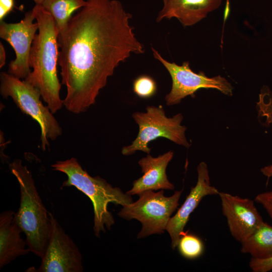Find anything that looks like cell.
Segmentation results:
<instances>
[{
	"instance_id": "6da1fadb",
	"label": "cell",
	"mask_w": 272,
	"mask_h": 272,
	"mask_svg": "<svg viewBox=\"0 0 272 272\" xmlns=\"http://www.w3.org/2000/svg\"><path fill=\"white\" fill-rule=\"evenodd\" d=\"M131 17L118 0H86L58 35V65L66 90L63 106L70 112L86 111L118 65L145 52Z\"/></svg>"
},
{
	"instance_id": "7a4b0ae2",
	"label": "cell",
	"mask_w": 272,
	"mask_h": 272,
	"mask_svg": "<svg viewBox=\"0 0 272 272\" xmlns=\"http://www.w3.org/2000/svg\"><path fill=\"white\" fill-rule=\"evenodd\" d=\"M32 11L38 25V33L34 37L29 56L32 70L24 80L38 90L54 114L63 105L57 72L58 31L52 15L41 5H35Z\"/></svg>"
},
{
	"instance_id": "3957f363",
	"label": "cell",
	"mask_w": 272,
	"mask_h": 272,
	"mask_svg": "<svg viewBox=\"0 0 272 272\" xmlns=\"http://www.w3.org/2000/svg\"><path fill=\"white\" fill-rule=\"evenodd\" d=\"M9 168L20 189V205L16 213L17 223L26 236L30 252L41 258L51 234V213L43 205L27 166L20 159H16Z\"/></svg>"
},
{
	"instance_id": "277c9868",
	"label": "cell",
	"mask_w": 272,
	"mask_h": 272,
	"mask_svg": "<svg viewBox=\"0 0 272 272\" xmlns=\"http://www.w3.org/2000/svg\"><path fill=\"white\" fill-rule=\"evenodd\" d=\"M51 167L67 176L62 187H75L92 202L94 214L93 230L97 237H100L101 232H105L106 228L110 230L114 224V218L108 209L109 203L124 207L133 202L131 195L123 193L119 188L113 187L99 176H90L75 158L57 161Z\"/></svg>"
},
{
	"instance_id": "5b68a950",
	"label": "cell",
	"mask_w": 272,
	"mask_h": 272,
	"mask_svg": "<svg viewBox=\"0 0 272 272\" xmlns=\"http://www.w3.org/2000/svg\"><path fill=\"white\" fill-rule=\"evenodd\" d=\"M0 80L2 96L5 98L11 97L22 112L39 124L41 148L45 151L49 146L48 139L56 140L61 134L62 129L49 108L42 104L40 93L24 80L8 73H1Z\"/></svg>"
},
{
	"instance_id": "8992f818",
	"label": "cell",
	"mask_w": 272,
	"mask_h": 272,
	"mask_svg": "<svg viewBox=\"0 0 272 272\" xmlns=\"http://www.w3.org/2000/svg\"><path fill=\"white\" fill-rule=\"evenodd\" d=\"M146 109L145 112H135L132 114L139 130L132 143L122 149L123 155H130L137 151L150 154L149 143L160 137L186 148L189 147L185 137L186 127L181 124L183 118L181 113L169 118L161 106H148Z\"/></svg>"
},
{
	"instance_id": "52a82bcc",
	"label": "cell",
	"mask_w": 272,
	"mask_h": 272,
	"mask_svg": "<svg viewBox=\"0 0 272 272\" xmlns=\"http://www.w3.org/2000/svg\"><path fill=\"white\" fill-rule=\"evenodd\" d=\"M182 190L175 191L170 196H165L163 190L155 192L145 191L138 195L135 202L123 207L118 215L126 220L136 219L142 225L138 238L152 234H162L166 230L172 214L179 206Z\"/></svg>"
},
{
	"instance_id": "ba28073f",
	"label": "cell",
	"mask_w": 272,
	"mask_h": 272,
	"mask_svg": "<svg viewBox=\"0 0 272 272\" xmlns=\"http://www.w3.org/2000/svg\"><path fill=\"white\" fill-rule=\"evenodd\" d=\"M151 49L154 57L163 65L171 78V89L165 96L167 105L178 104L182 99L193 95L202 88L214 89L227 96L232 95L233 87L225 78L221 76L209 78L202 72L196 73L191 69L188 61L179 65L166 60L153 47Z\"/></svg>"
},
{
	"instance_id": "9c48e42d",
	"label": "cell",
	"mask_w": 272,
	"mask_h": 272,
	"mask_svg": "<svg viewBox=\"0 0 272 272\" xmlns=\"http://www.w3.org/2000/svg\"><path fill=\"white\" fill-rule=\"evenodd\" d=\"M32 9L25 14L19 22L8 23L3 21L0 24V37L13 48L16 58L9 64L8 73L24 80L31 72L29 56L37 30V22Z\"/></svg>"
},
{
	"instance_id": "30bf717a",
	"label": "cell",
	"mask_w": 272,
	"mask_h": 272,
	"mask_svg": "<svg viewBox=\"0 0 272 272\" xmlns=\"http://www.w3.org/2000/svg\"><path fill=\"white\" fill-rule=\"evenodd\" d=\"M52 228L38 272H82V254L71 238L66 234L51 214Z\"/></svg>"
},
{
	"instance_id": "8fae6325",
	"label": "cell",
	"mask_w": 272,
	"mask_h": 272,
	"mask_svg": "<svg viewBox=\"0 0 272 272\" xmlns=\"http://www.w3.org/2000/svg\"><path fill=\"white\" fill-rule=\"evenodd\" d=\"M218 195L229 231L241 243L264 221L251 199L227 192H220Z\"/></svg>"
},
{
	"instance_id": "7c38bea8",
	"label": "cell",
	"mask_w": 272,
	"mask_h": 272,
	"mask_svg": "<svg viewBox=\"0 0 272 272\" xmlns=\"http://www.w3.org/2000/svg\"><path fill=\"white\" fill-rule=\"evenodd\" d=\"M197 180L195 185L191 188L189 194L176 213L170 219L166 230L171 239V247H177L179 240L185 232L184 227L191 214L197 207L202 198L206 196L219 194L217 188L210 182L209 172L207 164L200 162L197 167Z\"/></svg>"
},
{
	"instance_id": "4fadbf2b",
	"label": "cell",
	"mask_w": 272,
	"mask_h": 272,
	"mask_svg": "<svg viewBox=\"0 0 272 272\" xmlns=\"http://www.w3.org/2000/svg\"><path fill=\"white\" fill-rule=\"evenodd\" d=\"M173 155L174 153L170 151L157 157L148 154L142 158L139 164L143 175L134 181L132 187L126 193L133 195L147 190H174V186L168 180L166 172L167 166Z\"/></svg>"
},
{
	"instance_id": "5bb4252c",
	"label": "cell",
	"mask_w": 272,
	"mask_h": 272,
	"mask_svg": "<svg viewBox=\"0 0 272 272\" xmlns=\"http://www.w3.org/2000/svg\"><path fill=\"white\" fill-rule=\"evenodd\" d=\"M222 0H162L163 5L156 21L177 19L184 26H190L218 9Z\"/></svg>"
},
{
	"instance_id": "9a60e30c",
	"label": "cell",
	"mask_w": 272,
	"mask_h": 272,
	"mask_svg": "<svg viewBox=\"0 0 272 272\" xmlns=\"http://www.w3.org/2000/svg\"><path fill=\"white\" fill-rule=\"evenodd\" d=\"M16 213L7 211L0 215V267H3L19 256L28 254L26 242L21 237Z\"/></svg>"
},
{
	"instance_id": "2e32d148",
	"label": "cell",
	"mask_w": 272,
	"mask_h": 272,
	"mask_svg": "<svg viewBox=\"0 0 272 272\" xmlns=\"http://www.w3.org/2000/svg\"><path fill=\"white\" fill-rule=\"evenodd\" d=\"M241 252L251 258L266 259L272 257V226L263 222L241 243Z\"/></svg>"
},
{
	"instance_id": "e0dca14e",
	"label": "cell",
	"mask_w": 272,
	"mask_h": 272,
	"mask_svg": "<svg viewBox=\"0 0 272 272\" xmlns=\"http://www.w3.org/2000/svg\"><path fill=\"white\" fill-rule=\"evenodd\" d=\"M86 4L85 0H44L40 5L52 15L59 35L66 28L74 13Z\"/></svg>"
},
{
	"instance_id": "ac0fdd59",
	"label": "cell",
	"mask_w": 272,
	"mask_h": 272,
	"mask_svg": "<svg viewBox=\"0 0 272 272\" xmlns=\"http://www.w3.org/2000/svg\"><path fill=\"white\" fill-rule=\"evenodd\" d=\"M177 247L183 257L189 259L199 257L204 251V245L201 240L187 231L180 237Z\"/></svg>"
},
{
	"instance_id": "d6986e66",
	"label": "cell",
	"mask_w": 272,
	"mask_h": 272,
	"mask_svg": "<svg viewBox=\"0 0 272 272\" xmlns=\"http://www.w3.org/2000/svg\"><path fill=\"white\" fill-rule=\"evenodd\" d=\"M133 90L134 93L139 97L147 98L155 95L157 91V85L152 78L143 75L134 81Z\"/></svg>"
},
{
	"instance_id": "ffe728a7",
	"label": "cell",
	"mask_w": 272,
	"mask_h": 272,
	"mask_svg": "<svg viewBox=\"0 0 272 272\" xmlns=\"http://www.w3.org/2000/svg\"><path fill=\"white\" fill-rule=\"evenodd\" d=\"M249 266L253 272H267L272 270V257L266 259L251 258Z\"/></svg>"
},
{
	"instance_id": "44dd1931",
	"label": "cell",
	"mask_w": 272,
	"mask_h": 272,
	"mask_svg": "<svg viewBox=\"0 0 272 272\" xmlns=\"http://www.w3.org/2000/svg\"><path fill=\"white\" fill-rule=\"evenodd\" d=\"M255 200L263 206L272 219V191L258 194Z\"/></svg>"
},
{
	"instance_id": "7402d4cb",
	"label": "cell",
	"mask_w": 272,
	"mask_h": 272,
	"mask_svg": "<svg viewBox=\"0 0 272 272\" xmlns=\"http://www.w3.org/2000/svg\"><path fill=\"white\" fill-rule=\"evenodd\" d=\"M15 7V0H0V21L7 16Z\"/></svg>"
},
{
	"instance_id": "603a6c76",
	"label": "cell",
	"mask_w": 272,
	"mask_h": 272,
	"mask_svg": "<svg viewBox=\"0 0 272 272\" xmlns=\"http://www.w3.org/2000/svg\"><path fill=\"white\" fill-rule=\"evenodd\" d=\"M6 52L4 46L2 42H0V68H2L6 63Z\"/></svg>"
},
{
	"instance_id": "cb8c5ba5",
	"label": "cell",
	"mask_w": 272,
	"mask_h": 272,
	"mask_svg": "<svg viewBox=\"0 0 272 272\" xmlns=\"http://www.w3.org/2000/svg\"><path fill=\"white\" fill-rule=\"evenodd\" d=\"M261 172L268 178L272 177V164L265 166L261 169Z\"/></svg>"
},
{
	"instance_id": "d4e9b609",
	"label": "cell",
	"mask_w": 272,
	"mask_h": 272,
	"mask_svg": "<svg viewBox=\"0 0 272 272\" xmlns=\"http://www.w3.org/2000/svg\"><path fill=\"white\" fill-rule=\"evenodd\" d=\"M36 5H41L44 0H33Z\"/></svg>"
}]
</instances>
